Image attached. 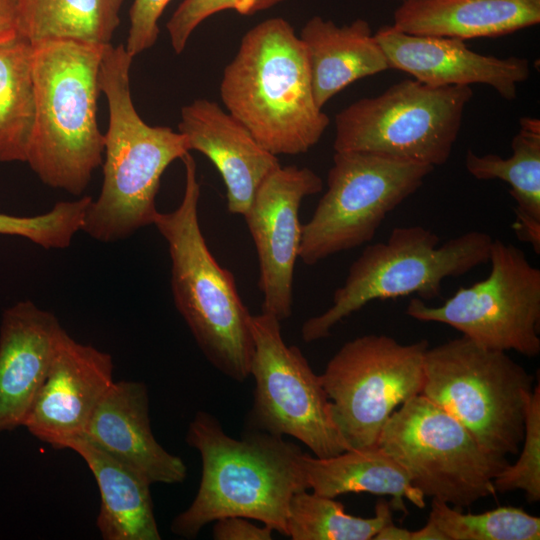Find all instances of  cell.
<instances>
[{
    "label": "cell",
    "instance_id": "6da1fadb",
    "mask_svg": "<svg viewBox=\"0 0 540 540\" xmlns=\"http://www.w3.org/2000/svg\"><path fill=\"white\" fill-rule=\"evenodd\" d=\"M186 442L200 453L202 476L194 500L171 523L174 534L194 538L208 523L241 516L286 535L289 502L308 489L298 445L249 428L235 439L204 411L189 423Z\"/></svg>",
    "mask_w": 540,
    "mask_h": 540
},
{
    "label": "cell",
    "instance_id": "7a4b0ae2",
    "mask_svg": "<svg viewBox=\"0 0 540 540\" xmlns=\"http://www.w3.org/2000/svg\"><path fill=\"white\" fill-rule=\"evenodd\" d=\"M133 57L124 45H105L99 87L105 95L109 123L104 134L103 184L91 200L81 230L113 243L153 225L156 196L167 167L188 153L186 138L165 126H150L137 113L130 91Z\"/></svg>",
    "mask_w": 540,
    "mask_h": 540
},
{
    "label": "cell",
    "instance_id": "3957f363",
    "mask_svg": "<svg viewBox=\"0 0 540 540\" xmlns=\"http://www.w3.org/2000/svg\"><path fill=\"white\" fill-rule=\"evenodd\" d=\"M220 97L226 110L276 156L307 152L330 123L314 99L305 47L281 17L246 32L223 71Z\"/></svg>",
    "mask_w": 540,
    "mask_h": 540
},
{
    "label": "cell",
    "instance_id": "277c9868",
    "mask_svg": "<svg viewBox=\"0 0 540 540\" xmlns=\"http://www.w3.org/2000/svg\"><path fill=\"white\" fill-rule=\"evenodd\" d=\"M103 47L65 39L33 44L35 116L25 162L44 184L76 196L103 163L97 123Z\"/></svg>",
    "mask_w": 540,
    "mask_h": 540
},
{
    "label": "cell",
    "instance_id": "5b68a950",
    "mask_svg": "<svg viewBox=\"0 0 540 540\" xmlns=\"http://www.w3.org/2000/svg\"><path fill=\"white\" fill-rule=\"evenodd\" d=\"M185 187L171 212H157L153 225L165 239L171 260L175 307L207 360L225 376H250L254 342L251 314L233 274L211 253L199 223L200 183L190 153L182 158Z\"/></svg>",
    "mask_w": 540,
    "mask_h": 540
},
{
    "label": "cell",
    "instance_id": "8992f818",
    "mask_svg": "<svg viewBox=\"0 0 540 540\" xmlns=\"http://www.w3.org/2000/svg\"><path fill=\"white\" fill-rule=\"evenodd\" d=\"M492 241L489 234L471 230L440 244L439 236L423 226L394 228L385 242L363 249L335 290L332 305L303 323L302 339L328 337L340 321L374 300L439 297L445 279L489 261Z\"/></svg>",
    "mask_w": 540,
    "mask_h": 540
},
{
    "label": "cell",
    "instance_id": "52a82bcc",
    "mask_svg": "<svg viewBox=\"0 0 540 540\" xmlns=\"http://www.w3.org/2000/svg\"><path fill=\"white\" fill-rule=\"evenodd\" d=\"M533 377L506 352L461 336L424 356L421 393L456 418L489 454L516 455Z\"/></svg>",
    "mask_w": 540,
    "mask_h": 540
},
{
    "label": "cell",
    "instance_id": "ba28073f",
    "mask_svg": "<svg viewBox=\"0 0 540 540\" xmlns=\"http://www.w3.org/2000/svg\"><path fill=\"white\" fill-rule=\"evenodd\" d=\"M472 96L470 86L399 81L336 114L333 148L441 166L451 155Z\"/></svg>",
    "mask_w": 540,
    "mask_h": 540
},
{
    "label": "cell",
    "instance_id": "9c48e42d",
    "mask_svg": "<svg viewBox=\"0 0 540 540\" xmlns=\"http://www.w3.org/2000/svg\"><path fill=\"white\" fill-rule=\"evenodd\" d=\"M377 446L425 497L460 510L494 496L493 481L509 464L486 452L456 418L422 394L391 414Z\"/></svg>",
    "mask_w": 540,
    "mask_h": 540
},
{
    "label": "cell",
    "instance_id": "30bf717a",
    "mask_svg": "<svg viewBox=\"0 0 540 540\" xmlns=\"http://www.w3.org/2000/svg\"><path fill=\"white\" fill-rule=\"evenodd\" d=\"M433 170L373 153L335 152L327 190L301 226L298 258L311 266L370 242L386 216Z\"/></svg>",
    "mask_w": 540,
    "mask_h": 540
},
{
    "label": "cell",
    "instance_id": "8fae6325",
    "mask_svg": "<svg viewBox=\"0 0 540 540\" xmlns=\"http://www.w3.org/2000/svg\"><path fill=\"white\" fill-rule=\"evenodd\" d=\"M426 340L366 334L342 345L320 375L347 450L377 446L391 414L421 393Z\"/></svg>",
    "mask_w": 540,
    "mask_h": 540
},
{
    "label": "cell",
    "instance_id": "7c38bea8",
    "mask_svg": "<svg viewBox=\"0 0 540 540\" xmlns=\"http://www.w3.org/2000/svg\"><path fill=\"white\" fill-rule=\"evenodd\" d=\"M489 275L460 287L440 306L412 298L406 314L418 321L446 324L492 350L527 357L540 353V270L518 247L493 239Z\"/></svg>",
    "mask_w": 540,
    "mask_h": 540
},
{
    "label": "cell",
    "instance_id": "4fadbf2b",
    "mask_svg": "<svg viewBox=\"0 0 540 540\" xmlns=\"http://www.w3.org/2000/svg\"><path fill=\"white\" fill-rule=\"evenodd\" d=\"M250 327L255 388L247 428L294 437L318 458L346 451L320 375L297 346L284 342L280 321L261 312L251 316Z\"/></svg>",
    "mask_w": 540,
    "mask_h": 540
},
{
    "label": "cell",
    "instance_id": "5bb4252c",
    "mask_svg": "<svg viewBox=\"0 0 540 540\" xmlns=\"http://www.w3.org/2000/svg\"><path fill=\"white\" fill-rule=\"evenodd\" d=\"M322 188L323 181L313 170L279 166L262 182L243 215L258 255L262 313L280 322L292 314L300 205Z\"/></svg>",
    "mask_w": 540,
    "mask_h": 540
},
{
    "label": "cell",
    "instance_id": "9a60e30c",
    "mask_svg": "<svg viewBox=\"0 0 540 540\" xmlns=\"http://www.w3.org/2000/svg\"><path fill=\"white\" fill-rule=\"evenodd\" d=\"M113 380L110 354L59 336L42 385L23 426L55 449L82 437L89 419Z\"/></svg>",
    "mask_w": 540,
    "mask_h": 540
},
{
    "label": "cell",
    "instance_id": "2e32d148",
    "mask_svg": "<svg viewBox=\"0 0 540 540\" xmlns=\"http://www.w3.org/2000/svg\"><path fill=\"white\" fill-rule=\"evenodd\" d=\"M390 68L432 87L491 86L502 98L514 100L517 85L530 76L526 58H499L470 50L464 40L412 35L384 25L374 34Z\"/></svg>",
    "mask_w": 540,
    "mask_h": 540
},
{
    "label": "cell",
    "instance_id": "e0dca14e",
    "mask_svg": "<svg viewBox=\"0 0 540 540\" xmlns=\"http://www.w3.org/2000/svg\"><path fill=\"white\" fill-rule=\"evenodd\" d=\"M178 131L189 150L205 155L220 173L231 214L243 216L262 182L281 166L277 156L217 102L196 99L183 106Z\"/></svg>",
    "mask_w": 540,
    "mask_h": 540
},
{
    "label": "cell",
    "instance_id": "ac0fdd59",
    "mask_svg": "<svg viewBox=\"0 0 540 540\" xmlns=\"http://www.w3.org/2000/svg\"><path fill=\"white\" fill-rule=\"evenodd\" d=\"M153 483L183 482L187 468L155 439L149 395L142 382H113L94 409L82 437Z\"/></svg>",
    "mask_w": 540,
    "mask_h": 540
},
{
    "label": "cell",
    "instance_id": "d6986e66",
    "mask_svg": "<svg viewBox=\"0 0 540 540\" xmlns=\"http://www.w3.org/2000/svg\"><path fill=\"white\" fill-rule=\"evenodd\" d=\"M30 300L7 308L0 327V432L23 426L63 331Z\"/></svg>",
    "mask_w": 540,
    "mask_h": 540
},
{
    "label": "cell",
    "instance_id": "ffe728a7",
    "mask_svg": "<svg viewBox=\"0 0 540 540\" xmlns=\"http://www.w3.org/2000/svg\"><path fill=\"white\" fill-rule=\"evenodd\" d=\"M299 37L320 109L353 82L390 69L384 50L364 19L339 26L314 16L305 23Z\"/></svg>",
    "mask_w": 540,
    "mask_h": 540
},
{
    "label": "cell",
    "instance_id": "44dd1931",
    "mask_svg": "<svg viewBox=\"0 0 540 540\" xmlns=\"http://www.w3.org/2000/svg\"><path fill=\"white\" fill-rule=\"evenodd\" d=\"M540 22V0H408L393 15L405 33L461 40L499 37Z\"/></svg>",
    "mask_w": 540,
    "mask_h": 540
},
{
    "label": "cell",
    "instance_id": "7402d4cb",
    "mask_svg": "<svg viewBox=\"0 0 540 540\" xmlns=\"http://www.w3.org/2000/svg\"><path fill=\"white\" fill-rule=\"evenodd\" d=\"M81 456L100 492L96 526L104 540H160L150 492L141 473L83 438L65 445Z\"/></svg>",
    "mask_w": 540,
    "mask_h": 540
},
{
    "label": "cell",
    "instance_id": "603a6c76",
    "mask_svg": "<svg viewBox=\"0 0 540 540\" xmlns=\"http://www.w3.org/2000/svg\"><path fill=\"white\" fill-rule=\"evenodd\" d=\"M308 489L336 498L346 493L368 492L389 495L393 507L404 510L403 499L418 508L425 507V496L416 489L405 470L379 446L346 450L338 455L318 458L301 455Z\"/></svg>",
    "mask_w": 540,
    "mask_h": 540
},
{
    "label": "cell",
    "instance_id": "cb8c5ba5",
    "mask_svg": "<svg viewBox=\"0 0 540 540\" xmlns=\"http://www.w3.org/2000/svg\"><path fill=\"white\" fill-rule=\"evenodd\" d=\"M511 142L512 154L478 155L468 150L465 167L478 180L498 179L510 185L515 201L514 231L519 240L540 253V120L523 116Z\"/></svg>",
    "mask_w": 540,
    "mask_h": 540
},
{
    "label": "cell",
    "instance_id": "d4e9b609",
    "mask_svg": "<svg viewBox=\"0 0 540 540\" xmlns=\"http://www.w3.org/2000/svg\"><path fill=\"white\" fill-rule=\"evenodd\" d=\"M123 0H14L18 32L32 44L65 39L111 44Z\"/></svg>",
    "mask_w": 540,
    "mask_h": 540
},
{
    "label": "cell",
    "instance_id": "484cf974",
    "mask_svg": "<svg viewBox=\"0 0 540 540\" xmlns=\"http://www.w3.org/2000/svg\"><path fill=\"white\" fill-rule=\"evenodd\" d=\"M33 44L19 32L0 41V161L25 162L35 116Z\"/></svg>",
    "mask_w": 540,
    "mask_h": 540
},
{
    "label": "cell",
    "instance_id": "4316f807",
    "mask_svg": "<svg viewBox=\"0 0 540 540\" xmlns=\"http://www.w3.org/2000/svg\"><path fill=\"white\" fill-rule=\"evenodd\" d=\"M375 512L369 518L353 516L335 498L301 490L289 502L286 536L292 540H371L392 521L385 500L377 502Z\"/></svg>",
    "mask_w": 540,
    "mask_h": 540
},
{
    "label": "cell",
    "instance_id": "83f0119b",
    "mask_svg": "<svg viewBox=\"0 0 540 540\" xmlns=\"http://www.w3.org/2000/svg\"><path fill=\"white\" fill-rule=\"evenodd\" d=\"M429 520L447 540H539L540 518L522 508L505 506L479 514L432 499Z\"/></svg>",
    "mask_w": 540,
    "mask_h": 540
},
{
    "label": "cell",
    "instance_id": "f1b7e54d",
    "mask_svg": "<svg viewBox=\"0 0 540 540\" xmlns=\"http://www.w3.org/2000/svg\"><path fill=\"white\" fill-rule=\"evenodd\" d=\"M90 196L57 202L53 208L36 216L0 213V234L19 236L45 249H65L81 230Z\"/></svg>",
    "mask_w": 540,
    "mask_h": 540
},
{
    "label": "cell",
    "instance_id": "f546056e",
    "mask_svg": "<svg viewBox=\"0 0 540 540\" xmlns=\"http://www.w3.org/2000/svg\"><path fill=\"white\" fill-rule=\"evenodd\" d=\"M521 453L493 481L496 492L521 490L529 503L540 500V385L533 388L525 412Z\"/></svg>",
    "mask_w": 540,
    "mask_h": 540
},
{
    "label": "cell",
    "instance_id": "4dcf8cb0",
    "mask_svg": "<svg viewBox=\"0 0 540 540\" xmlns=\"http://www.w3.org/2000/svg\"><path fill=\"white\" fill-rule=\"evenodd\" d=\"M285 0H183L167 22L172 48L180 54L193 31L210 16L225 10L253 15Z\"/></svg>",
    "mask_w": 540,
    "mask_h": 540
},
{
    "label": "cell",
    "instance_id": "1f68e13d",
    "mask_svg": "<svg viewBox=\"0 0 540 540\" xmlns=\"http://www.w3.org/2000/svg\"><path fill=\"white\" fill-rule=\"evenodd\" d=\"M171 0H134L130 8V27L126 51L136 56L152 47L159 36L158 21Z\"/></svg>",
    "mask_w": 540,
    "mask_h": 540
},
{
    "label": "cell",
    "instance_id": "d6a6232c",
    "mask_svg": "<svg viewBox=\"0 0 540 540\" xmlns=\"http://www.w3.org/2000/svg\"><path fill=\"white\" fill-rule=\"evenodd\" d=\"M241 516H228L215 522L212 536L215 540H270L273 529L267 525L259 527Z\"/></svg>",
    "mask_w": 540,
    "mask_h": 540
},
{
    "label": "cell",
    "instance_id": "836d02e7",
    "mask_svg": "<svg viewBox=\"0 0 540 540\" xmlns=\"http://www.w3.org/2000/svg\"><path fill=\"white\" fill-rule=\"evenodd\" d=\"M18 33V18L14 0H0V41Z\"/></svg>",
    "mask_w": 540,
    "mask_h": 540
},
{
    "label": "cell",
    "instance_id": "e575fe53",
    "mask_svg": "<svg viewBox=\"0 0 540 540\" xmlns=\"http://www.w3.org/2000/svg\"><path fill=\"white\" fill-rule=\"evenodd\" d=\"M374 540H411V531L399 527L393 521L384 525L374 536Z\"/></svg>",
    "mask_w": 540,
    "mask_h": 540
},
{
    "label": "cell",
    "instance_id": "d590c367",
    "mask_svg": "<svg viewBox=\"0 0 540 540\" xmlns=\"http://www.w3.org/2000/svg\"><path fill=\"white\" fill-rule=\"evenodd\" d=\"M411 540H447L442 531L434 522L428 519L427 523L417 531H411Z\"/></svg>",
    "mask_w": 540,
    "mask_h": 540
},
{
    "label": "cell",
    "instance_id": "8d00e7d4",
    "mask_svg": "<svg viewBox=\"0 0 540 540\" xmlns=\"http://www.w3.org/2000/svg\"><path fill=\"white\" fill-rule=\"evenodd\" d=\"M398 1H400V2H405V1H408V0H398Z\"/></svg>",
    "mask_w": 540,
    "mask_h": 540
}]
</instances>
